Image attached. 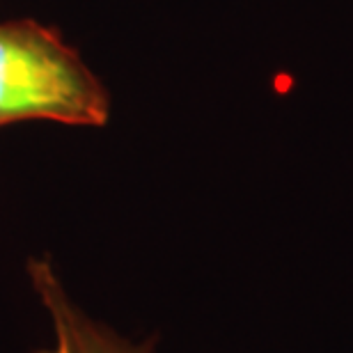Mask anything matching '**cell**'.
<instances>
[{
	"label": "cell",
	"mask_w": 353,
	"mask_h": 353,
	"mask_svg": "<svg viewBox=\"0 0 353 353\" xmlns=\"http://www.w3.org/2000/svg\"><path fill=\"white\" fill-rule=\"evenodd\" d=\"M28 278L51 328V342L32 353H154V337L131 340L83 310L48 259L32 257Z\"/></svg>",
	"instance_id": "2"
},
{
	"label": "cell",
	"mask_w": 353,
	"mask_h": 353,
	"mask_svg": "<svg viewBox=\"0 0 353 353\" xmlns=\"http://www.w3.org/2000/svg\"><path fill=\"white\" fill-rule=\"evenodd\" d=\"M108 117V92L58 32L28 19L0 23V126L23 119L103 126Z\"/></svg>",
	"instance_id": "1"
}]
</instances>
